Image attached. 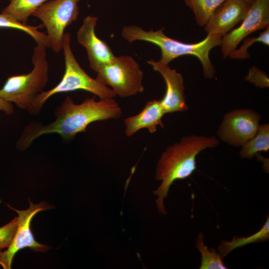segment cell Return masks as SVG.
I'll return each mask as SVG.
<instances>
[{"label":"cell","instance_id":"obj_3","mask_svg":"<svg viewBox=\"0 0 269 269\" xmlns=\"http://www.w3.org/2000/svg\"><path fill=\"white\" fill-rule=\"evenodd\" d=\"M121 35L130 43L140 40L156 45L161 52L159 61L166 64L181 56H194L202 64L204 77L212 78L214 76L215 70L210 59L209 52L214 47L220 46L222 37L207 35L197 43H186L168 37L164 33L163 28L146 31L135 25L124 26Z\"/></svg>","mask_w":269,"mask_h":269},{"label":"cell","instance_id":"obj_17","mask_svg":"<svg viewBox=\"0 0 269 269\" xmlns=\"http://www.w3.org/2000/svg\"><path fill=\"white\" fill-rule=\"evenodd\" d=\"M240 151L242 158L250 159L261 151L269 150V125L266 123L259 126L255 135L247 141Z\"/></svg>","mask_w":269,"mask_h":269},{"label":"cell","instance_id":"obj_11","mask_svg":"<svg viewBox=\"0 0 269 269\" xmlns=\"http://www.w3.org/2000/svg\"><path fill=\"white\" fill-rule=\"evenodd\" d=\"M98 20L96 16H87L76 34L78 42L86 49L90 67L95 72L116 57L107 43L96 35L95 27Z\"/></svg>","mask_w":269,"mask_h":269},{"label":"cell","instance_id":"obj_10","mask_svg":"<svg viewBox=\"0 0 269 269\" xmlns=\"http://www.w3.org/2000/svg\"><path fill=\"white\" fill-rule=\"evenodd\" d=\"M241 25L222 37L223 58L229 57L239 44L250 34L269 27V0H256L253 3Z\"/></svg>","mask_w":269,"mask_h":269},{"label":"cell","instance_id":"obj_13","mask_svg":"<svg viewBox=\"0 0 269 269\" xmlns=\"http://www.w3.org/2000/svg\"><path fill=\"white\" fill-rule=\"evenodd\" d=\"M245 0H227L214 11L204 30L207 35L223 36L242 20L251 6Z\"/></svg>","mask_w":269,"mask_h":269},{"label":"cell","instance_id":"obj_15","mask_svg":"<svg viewBox=\"0 0 269 269\" xmlns=\"http://www.w3.org/2000/svg\"><path fill=\"white\" fill-rule=\"evenodd\" d=\"M50 0H11L1 13L13 20L26 25L29 17L42 4Z\"/></svg>","mask_w":269,"mask_h":269},{"label":"cell","instance_id":"obj_8","mask_svg":"<svg viewBox=\"0 0 269 269\" xmlns=\"http://www.w3.org/2000/svg\"><path fill=\"white\" fill-rule=\"evenodd\" d=\"M29 207L24 210H17L8 204V207L18 214L17 230L9 246L4 251H0V265L3 269H10L13 258L19 250L29 248L34 252H46L50 247L37 242L31 230V222L38 212L51 208L45 202L34 204L30 200Z\"/></svg>","mask_w":269,"mask_h":269},{"label":"cell","instance_id":"obj_1","mask_svg":"<svg viewBox=\"0 0 269 269\" xmlns=\"http://www.w3.org/2000/svg\"><path fill=\"white\" fill-rule=\"evenodd\" d=\"M122 111L113 98L100 99L95 96L87 98L80 104H76L67 96L54 111L55 120L46 125L31 122L25 126L16 143V147L24 150L32 142L44 134L56 133L65 140L73 139L79 133L86 132L88 125L96 121L120 118Z\"/></svg>","mask_w":269,"mask_h":269},{"label":"cell","instance_id":"obj_5","mask_svg":"<svg viewBox=\"0 0 269 269\" xmlns=\"http://www.w3.org/2000/svg\"><path fill=\"white\" fill-rule=\"evenodd\" d=\"M46 47L42 45L34 48L32 56L33 69L29 73L9 77L0 89V97L14 103L26 111L37 95L43 91L49 80V66Z\"/></svg>","mask_w":269,"mask_h":269},{"label":"cell","instance_id":"obj_26","mask_svg":"<svg viewBox=\"0 0 269 269\" xmlns=\"http://www.w3.org/2000/svg\"><path fill=\"white\" fill-rule=\"evenodd\" d=\"M8 0L10 1L11 0Z\"/></svg>","mask_w":269,"mask_h":269},{"label":"cell","instance_id":"obj_2","mask_svg":"<svg viewBox=\"0 0 269 269\" xmlns=\"http://www.w3.org/2000/svg\"><path fill=\"white\" fill-rule=\"evenodd\" d=\"M219 143L215 136L189 135L182 137L179 142L166 147L158 161L155 179L161 183L154 194L158 212L167 213L164 206V199L167 197L169 188L177 180L191 176L196 169V157L203 150L214 148Z\"/></svg>","mask_w":269,"mask_h":269},{"label":"cell","instance_id":"obj_6","mask_svg":"<svg viewBox=\"0 0 269 269\" xmlns=\"http://www.w3.org/2000/svg\"><path fill=\"white\" fill-rule=\"evenodd\" d=\"M96 73V78L110 86L116 96L129 97L144 90L143 71L131 56H116L112 62L101 66Z\"/></svg>","mask_w":269,"mask_h":269},{"label":"cell","instance_id":"obj_20","mask_svg":"<svg viewBox=\"0 0 269 269\" xmlns=\"http://www.w3.org/2000/svg\"><path fill=\"white\" fill-rule=\"evenodd\" d=\"M204 236L200 233L196 240V246L201 254L200 269H226L227 268L222 261L219 253L209 250L204 244Z\"/></svg>","mask_w":269,"mask_h":269},{"label":"cell","instance_id":"obj_18","mask_svg":"<svg viewBox=\"0 0 269 269\" xmlns=\"http://www.w3.org/2000/svg\"><path fill=\"white\" fill-rule=\"evenodd\" d=\"M183 0L193 12L198 25L204 27L216 8L227 0Z\"/></svg>","mask_w":269,"mask_h":269},{"label":"cell","instance_id":"obj_12","mask_svg":"<svg viewBox=\"0 0 269 269\" xmlns=\"http://www.w3.org/2000/svg\"><path fill=\"white\" fill-rule=\"evenodd\" d=\"M153 70L159 72L166 84V92L160 102L164 112L172 113L185 112L188 110L184 94V85L182 75L159 61L151 59L147 61Z\"/></svg>","mask_w":269,"mask_h":269},{"label":"cell","instance_id":"obj_23","mask_svg":"<svg viewBox=\"0 0 269 269\" xmlns=\"http://www.w3.org/2000/svg\"><path fill=\"white\" fill-rule=\"evenodd\" d=\"M245 79L260 88L269 87V78L268 75L265 72L255 66H252L249 69Z\"/></svg>","mask_w":269,"mask_h":269},{"label":"cell","instance_id":"obj_14","mask_svg":"<svg viewBox=\"0 0 269 269\" xmlns=\"http://www.w3.org/2000/svg\"><path fill=\"white\" fill-rule=\"evenodd\" d=\"M164 114L160 100L148 101L140 113L125 120L126 135L131 136L142 129H147L150 133H153L157 126L164 128L162 118Z\"/></svg>","mask_w":269,"mask_h":269},{"label":"cell","instance_id":"obj_19","mask_svg":"<svg viewBox=\"0 0 269 269\" xmlns=\"http://www.w3.org/2000/svg\"><path fill=\"white\" fill-rule=\"evenodd\" d=\"M43 27L42 24L37 26L22 24L13 20L2 13H0V27L13 28L22 31L30 35L37 44L50 47L47 34L39 30Z\"/></svg>","mask_w":269,"mask_h":269},{"label":"cell","instance_id":"obj_22","mask_svg":"<svg viewBox=\"0 0 269 269\" xmlns=\"http://www.w3.org/2000/svg\"><path fill=\"white\" fill-rule=\"evenodd\" d=\"M18 217H15L7 224L0 227V251L11 244L17 229Z\"/></svg>","mask_w":269,"mask_h":269},{"label":"cell","instance_id":"obj_24","mask_svg":"<svg viewBox=\"0 0 269 269\" xmlns=\"http://www.w3.org/2000/svg\"><path fill=\"white\" fill-rule=\"evenodd\" d=\"M0 111H2L7 115H11L14 111L12 104L0 97Z\"/></svg>","mask_w":269,"mask_h":269},{"label":"cell","instance_id":"obj_4","mask_svg":"<svg viewBox=\"0 0 269 269\" xmlns=\"http://www.w3.org/2000/svg\"><path fill=\"white\" fill-rule=\"evenodd\" d=\"M71 41V34L65 32L62 43L65 59L63 77L53 88L46 91H43L37 95L27 110L30 115H38L46 101L58 93L81 90L90 92L100 99L113 98L116 96L112 89L102 84L96 78L90 77L81 67L72 51Z\"/></svg>","mask_w":269,"mask_h":269},{"label":"cell","instance_id":"obj_16","mask_svg":"<svg viewBox=\"0 0 269 269\" xmlns=\"http://www.w3.org/2000/svg\"><path fill=\"white\" fill-rule=\"evenodd\" d=\"M269 239V218L267 220L263 226L256 233L248 237L235 236L231 241L222 240L218 247L219 253L223 258L233 250L244 246L267 241Z\"/></svg>","mask_w":269,"mask_h":269},{"label":"cell","instance_id":"obj_9","mask_svg":"<svg viewBox=\"0 0 269 269\" xmlns=\"http://www.w3.org/2000/svg\"><path fill=\"white\" fill-rule=\"evenodd\" d=\"M261 115L251 109H236L224 116L217 131L219 138L230 145L241 146L257 133Z\"/></svg>","mask_w":269,"mask_h":269},{"label":"cell","instance_id":"obj_25","mask_svg":"<svg viewBox=\"0 0 269 269\" xmlns=\"http://www.w3.org/2000/svg\"><path fill=\"white\" fill-rule=\"evenodd\" d=\"M246 2L249 3L250 4H252L254 3L256 0H245Z\"/></svg>","mask_w":269,"mask_h":269},{"label":"cell","instance_id":"obj_7","mask_svg":"<svg viewBox=\"0 0 269 269\" xmlns=\"http://www.w3.org/2000/svg\"><path fill=\"white\" fill-rule=\"evenodd\" d=\"M80 0H50L40 5L32 14L46 28L50 47L55 53L62 49L66 28L78 18Z\"/></svg>","mask_w":269,"mask_h":269},{"label":"cell","instance_id":"obj_21","mask_svg":"<svg viewBox=\"0 0 269 269\" xmlns=\"http://www.w3.org/2000/svg\"><path fill=\"white\" fill-rule=\"evenodd\" d=\"M256 42H261L269 45V27L265 29L258 37L245 38L240 47L232 51L229 57L233 59L242 60L250 58L248 48Z\"/></svg>","mask_w":269,"mask_h":269}]
</instances>
